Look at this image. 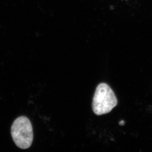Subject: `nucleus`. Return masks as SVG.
I'll use <instances>...</instances> for the list:
<instances>
[{"mask_svg":"<svg viewBox=\"0 0 152 152\" xmlns=\"http://www.w3.org/2000/svg\"><path fill=\"white\" fill-rule=\"evenodd\" d=\"M118 101L112 89L106 84H100L94 96L92 108L94 113L102 115L110 112L117 106Z\"/></svg>","mask_w":152,"mask_h":152,"instance_id":"nucleus-1","label":"nucleus"},{"mask_svg":"<svg viewBox=\"0 0 152 152\" xmlns=\"http://www.w3.org/2000/svg\"><path fill=\"white\" fill-rule=\"evenodd\" d=\"M11 134L15 144L22 149H27L32 145L33 130L32 124L27 117H19L13 122Z\"/></svg>","mask_w":152,"mask_h":152,"instance_id":"nucleus-2","label":"nucleus"},{"mask_svg":"<svg viewBox=\"0 0 152 152\" xmlns=\"http://www.w3.org/2000/svg\"><path fill=\"white\" fill-rule=\"evenodd\" d=\"M124 124H125V122L123 121H121L120 123H119V125H121V126H123V125H124Z\"/></svg>","mask_w":152,"mask_h":152,"instance_id":"nucleus-3","label":"nucleus"}]
</instances>
